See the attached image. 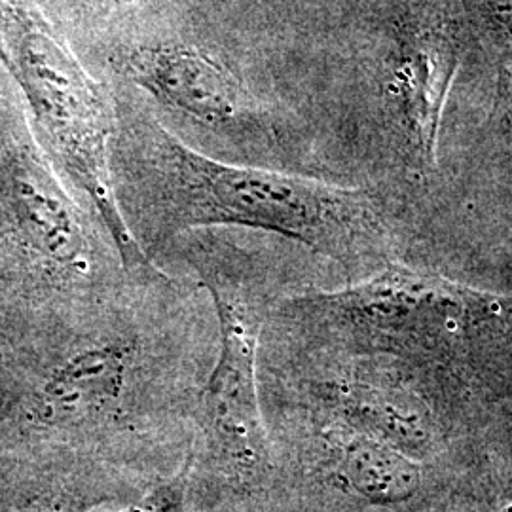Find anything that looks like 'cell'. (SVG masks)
I'll return each mask as SVG.
<instances>
[{
  "mask_svg": "<svg viewBox=\"0 0 512 512\" xmlns=\"http://www.w3.org/2000/svg\"><path fill=\"white\" fill-rule=\"evenodd\" d=\"M114 103V196L152 260L173 239L205 228L270 234L348 266L380 255L384 220L365 190L222 160L188 145L139 103Z\"/></svg>",
  "mask_w": 512,
  "mask_h": 512,
  "instance_id": "1",
  "label": "cell"
},
{
  "mask_svg": "<svg viewBox=\"0 0 512 512\" xmlns=\"http://www.w3.org/2000/svg\"><path fill=\"white\" fill-rule=\"evenodd\" d=\"M330 444L332 478L372 505L404 503L418 494L421 467L395 444L342 425L325 435Z\"/></svg>",
  "mask_w": 512,
  "mask_h": 512,
  "instance_id": "6",
  "label": "cell"
},
{
  "mask_svg": "<svg viewBox=\"0 0 512 512\" xmlns=\"http://www.w3.org/2000/svg\"><path fill=\"white\" fill-rule=\"evenodd\" d=\"M509 101H511V107H512V73H511V78H509Z\"/></svg>",
  "mask_w": 512,
  "mask_h": 512,
  "instance_id": "10",
  "label": "cell"
},
{
  "mask_svg": "<svg viewBox=\"0 0 512 512\" xmlns=\"http://www.w3.org/2000/svg\"><path fill=\"white\" fill-rule=\"evenodd\" d=\"M82 6L90 8V10H118V8H126L131 4H137L141 0H76Z\"/></svg>",
  "mask_w": 512,
  "mask_h": 512,
  "instance_id": "9",
  "label": "cell"
},
{
  "mask_svg": "<svg viewBox=\"0 0 512 512\" xmlns=\"http://www.w3.org/2000/svg\"><path fill=\"white\" fill-rule=\"evenodd\" d=\"M129 80L196 128L228 143L253 141L260 126L255 97L213 55L188 46H156L122 55Z\"/></svg>",
  "mask_w": 512,
  "mask_h": 512,
  "instance_id": "5",
  "label": "cell"
},
{
  "mask_svg": "<svg viewBox=\"0 0 512 512\" xmlns=\"http://www.w3.org/2000/svg\"><path fill=\"white\" fill-rule=\"evenodd\" d=\"M499 300L401 266L338 291L275 302L285 317L310 323L342 344L433 348L461 338L499 313Z\"/></svg>",
  "mask_w": 512,
  "mask_h": 512,
  "instance_id": "4",
  "label": "cell"
},
{
  "mask_svg": "<svg viewBox=\"0 0 512 512\" xmlns=\"http://www.w3.org/2000/svg\"><path fill=\"white\" fill-rule=\"evenodd\" d=\"M458 50L446 35H421L406 52L397 76V99L412 147L433 164L440 120L458 69Z\"/></svg>",
  "mask_w": 512,
  "mask_h": 512,
  "instance_id": "7",
  "label": "cell"
},
{
  "mask_svg": "<svg viewBox=\"0 0 512 512\" xmlns=\"http://www.w3.org/2000/svg\"><path fill=\"white\" fill-rule=\"evenodd\" d=\"M501 25L512 29V0H480Z\"/></svg>",
  "mask_w": 512,
  "mask_h": 512,
  "instance_id": "8",
  "label": "cell"
},
{
  "mask_svg": "<svg viewBox=\"0 0 512 512\" xmlns=\"http://www.w3.org/2000/svg\"><path fill=\"white\" fill-rule=\"evenodd\" d=\"M0 55L27 95L65 183L105 222L129 274L162 266L131 238L112 183L116 103L33 6L0 0Z\"/></svg>",
  "mask_w": 512,
  "mask_h": 512,
  "instance_id": "3",
  "label": "cell"
},
{
  "mask_svg": "<svg viewBox=\"0 0 512 512\" xmlns=\"http://www.w3.org/2000/svg\"><path fill=\"white\" fill-rule=\"evenodd\" d=\"M184 266L209 296L219 332L192 450V511L274 505L272 442L260 403V346L275 306L264 253L236 228L192 230L154 256Z\"/></svg>",
  "mask_w": 512,
  "mask_h": 512,
  "instance_id": "2",
  "label": "cell"
}]
</instances>
